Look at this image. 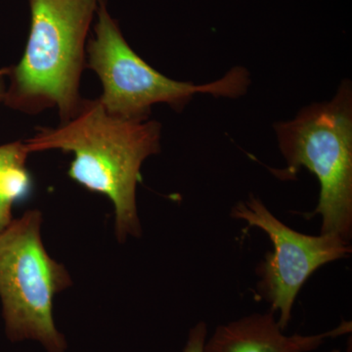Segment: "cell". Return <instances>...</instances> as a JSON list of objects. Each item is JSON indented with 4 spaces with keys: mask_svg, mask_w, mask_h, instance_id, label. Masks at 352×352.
<instances>
[{
    "mask_svg": "<svg viewBox=\"0 0 352 352\" xmlns=\"http://www.w3.org/2000/svg\"><path fill=\"white\" fill-rule=\"evenodd\" d=\"M9 69H0V102L4 100L6 92V76L8 75Z\"/></svg>",
    "mask_w": 352,
    "mask_h": 352,
    "instance_id": "10",
    "label": "cell"
},
{
    "mask_svg": "<svg viewBox=\"0 0 352 352\" xmlns=\"http://www.w3.org/2000/svg\"><path fill=\"white\" fill-rule=\"evenodd\" d=\"M230 217L261 229L270 238L273 250L256 266V296L270 305L278 324L286 331L291 322L296 296L303 285L326 264L349 258V241L333 234L307 235L285 224L258 197L238 201Z\"/></svg>",
    "mask_w": 352,
    "mask_h": 352,
    "instance_id": "6",
    "label": "cell"
},
{
    "mask_svg": "<svg viewBox=\"0 0 352 352\" xmlns=\"http://www.w3.org/2000/svg\"><path fill=\"white\" fill-rule=\"evenodd\" d=\"M101 0H29L31 28L24 55L10 74L7 106L34 113L57 108L62 122L80 107L85 43Z\"/></svg>",
    "mask_w": 352,
    "mask_h": 352,
    "instance_id": "2",
    "label": "cell"
},
{
    "mask_svg": "<svg viewBox=\"0 0 352 352\" xmlns=\"http://www.w3.org/2000/svg\"><path fill=\"white\" fill-rule=\"evenodd\" d=\"M96 14L94 36L87 43L88 67L100 78L103 94L97 99L110 115L148 120L156 104H168L173 110L182 111L198 94L237 98L247 92L251 78L241 67L201 85L162 75L132 50L104 0Z\"/></svg>",
    "mask_w": 352,
    "mask_h": 352,
    "instance_id": "4",
    "label": "cell"
},
{
    "mask_svg": "<svg viewBox=\"0 0 352 352\" xmlns=\"http://www.w3.org/2000/svg\"><path fill=\"white\" fill-rule=\"evenodd\" d=\"M330 352H342V351H340V349H333V351H331Z\"/></svg>",
    "mask_w": 352,
    "mask_h": 352,
    "instance_id": "11",
    "label": "cell"
},
{
    "mask_svg": "<svg viewBox=\"0 0 352 352\" xmlns=\"http://www.w3.org/2000/svg\"><path fill=\"white\" fill-rule=\"evenodd\" d=\"M29 155L24 142L0 146V233L12 222L13 206L31 191Z\"/></svg>",
    "mask_w": 352,
    "mask_h": 352,
    "instance_id": "8",
    "label": "cell"
},
{
    "mask_svg": "<svg viewBox=\"0 0 352 352\" xmlns=\"http://www.w3.org/2000/svg\"><path fill=\"white\" fill-rule=\"evenodd\" d=\"M162 124L152 120H126L106 112L98 99L82 100L71 119L39 129L25 141L31 153L61 150L74 160L68 175L88 191L107 197L115 210L119 242L142 234L136 189L141 166L161 150Z\"/></svg>",
    "mask_w": 352,
    "mask_h": 352,
    "instance_id": "1",
    "label": "cell"
},
{
    "mask_svg": "<svg viewBox=\"0 0 352 352\" xmlns=\"http://www.w3.org/2000/svg\"><path fill=\"white\" fill-rule=\"evenodd\" d=\"M351 332V322L314 335H286L274 312H254L217 326L207 338L204 352H311L326 340Z\"/></svg>",
    "mask_w": 352,
    "mask_h": 352,
    "instance_id": "7",
    "label": "cell"
},
{
    "mask_svg": "<svg viewBox=\"0 0 352 352\" xmlns=\"http://www.w3.org/2000/svg\"><path fill=\"white\" fill-rule=\"evenodd\" d=\"M286 166L271 168L280 180H294L300 168L320 184L318 203L307 219L321 217L323 234L352 238V87L340 83L331 100L302 109L295 119L274 124Z\"/></svg>",
    "mask_w": 352,
    "mask_h": 352,
    "instance_id": "3",
    "label": "cell"
},
{
    "mask_svg": "<svg viewBox=\"0 0 352 352\" xmlns=\"http://www.w3.org/2000/svg\"><path fill=\"white\" fill-rule=\"evenodd\" d=\"M41 224L43 214L28 210L0 233L2 316L11 342L36 340L47 352H66V338L53 318V300L73 281L46 251Z\"/></svg>",
    "mask_w": 352,
    "mask_h": 352,
    "instance_id": "5",
    "label": "cell"
},
{
    "mask_svg": "<svg viewBox=\"0 0 352 352\" xmlns=\"http://www.w3.org/2000/svg\"><path fill=\"white\" fill-rule=\"evenodd\" d=\"M208 338V326L206 322L200 321L189 331L188 338L182 352H204L206 340Z\"/></svg>",
    "mask_w": 352,
    "mask_h": 352,
    "instance_id": "9",
    "label": "cell"
}]
</instances>
